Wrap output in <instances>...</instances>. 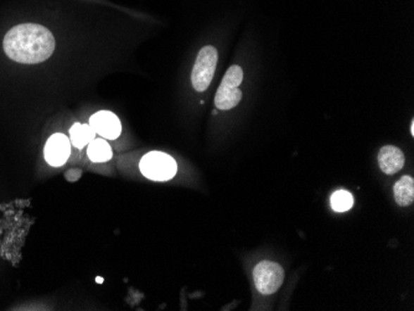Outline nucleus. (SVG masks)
<instances>
[{
    "label": "nucleus",
    "instance_id": "nucleus-1",
    "mask_svg": "<svg viewBox=\"0 0 414 311\" xmlns=\"http://www.w3.org/2000/svg\"><path fill=\"white\" fill-rule=\"evenodd\" d=\"M3 47L13 61L34 65L51 56L55 51V37L45 26L26 23L6 32Z\"/></svg>",
    "mask_w": 414,
    "mask_h": 311
},
{
    "label": "nucleus",
    "instance_id": "nucleus-2",
    "mask_svg": "<svg viewBox=\"0 0 414 311\" xmlns=\"http://www.w3.org/2000/svg\"><path fill=\"white\" fill-rule=\"evenodd\" d=\"M244 81V71L239 65L228 68L215 96V104L220 110H228L239 106L242 99L239 84Z\"/></svg>",
    "mask_w": 414,
    "mask_h": 311
},
{
    "label": "nucleus",
    "instance_id": "nucleus-3",
    "mask_svg": "<svg viewBox=\"0 0 414 311\" xmlns=\"http://www.w3.org/2000/svg\"><path fill=\"white\" fill-rule=\"evenodd\" d=\"M140 172L145 177L154 182H166L175 177L177 172L176 161L161 151H151L142 158Z\"/></svg>",
    "mask_w": 414,
    "mask_h": 311
},
{
    "label": "nucleus",
    "instance_id": "nucleus-4",
    "mask_svg": "<svg viewBox=\"0 0 414 311\" xmlns=\"http://www.w3.org/2000/svg\"><path fill=\"white\" fill-rule=\"evenodd\" d=\"M218 61V53L215 47L208 45L199 51L192 73V82L195 91L203 92L208 89L216 71Z\"/></svg>",
    "mask_w": 414,
    "mask_h": 311
},
{
    "label": "nucleus",
    "instance_id": "nucleus-5",
    "mask_svg": "<svg viewBox=\"0 0 414 311\" xmlns=\"http://www.w3.org/2000/svg\"><path fill=\"white\" fill-rule=\"evenodd\" d=\"M254 284L263 296H270L278 291L284 281V270L275 262L263 260L253 270Z\"/></svg>",
    "mask_w": 414,
    "mask_h": 311
},
{
    "label": "nucleus",
    "instance_id": "nucleus-6",
    "mask_svg": "<svg viewBox=\"0 0 414 311\" xmlns=\"http://www.w3.org/2000/svg\"><path fill=\"white\" fill-rule=\"evenodd\" d=\"M89 125L104 139H117L122 133V125L117 115L109 110H99L89 118Z\"/></svg>",
    "mask_w": 414,
    "mask_h": 311
},
{
    "label": "nucleus",
    "instance_id": "nucleus-7",
    "mask_svg": "<svg viewBox=\"0 0 414 311\" xmlns=\"http://www.w3.org/2000/svg\"><path fill=\"white\" fill-rule=\"evenodd\" d=\"M71 154V141L66 135L55 133L46 141L44 149L45 160L51 166H63Z\"/></svg>",
    "mask_w": 414,
    "mask_h": 311
},
{
    "label": "nucleus",
    "instance_id": "nucleus-8",
    "mask_svg": "<svg viewBox=\"0 0 414 311\" xmlns=\"http://www.w3.org/2000/svg\"><path fill=\"white\" fill-rule=\"evenodd\" d=\"M403 153L397 146H386L378 153V165L384 174L394 175L404 166Z\"/></svg>",
    "mask_w": 414,
    "mask_h": 311
},
{
    "label": "nucleus",
    "instance_id": "nucleus-9",
    "mask_svg": "<svg viewBox=\"0 0 414 311\" xmlns=\"http://www.w3.org/2000/svg\"><path fill=\"white\" fill-rule=\"evenodd\" d=\"M394 200L399 206L407 208L414 201V180L410 177L399 179L394 185Z\"/></svg>",
    "mask_w": 414,
    "mask_h": 311
},
{
    "label": "nucleus",
    "instance_id": "nucleus-10",
    "mask_svg": "<svg viewBox=\"0 0 414 311\" xmlns=\"http://www.w3.org/2000/svg\"><path fill=\"white\" fill-rule=\"evenodd\" d=\"M94 138H96V132L91 128L89 125L75 123L70 129V141L77 149H82L84 146H88Z\"/></svg>",
    "mask_w": 414,
    "mask_h": 311
},
{
    "label": "nucleus",
    "instance_id": "nucleus-11",
    "mask_svg": "<svg viewBox=\"0 0 414 311\" xmlns=\"http://www.w3.org/2000/svg\"><path fill=\"white\" fill-rule=\"evenodd\" d=\"M87 156L89 160L94 163H104V161L112 159V148L108 144L107 140L101 139V138H94L89 144H88Z\"/></svg>",
    "mask_w": 414,
    "mask_h": 311
},
{
    "label": "nucleus",
    "instance_id": "nucleus-12",
    "mask_svg": "<svg viewBox=\"0 0 414 311\" xmlns=\"http://www.w3.org/2000/svg\"><path fill=\"white\" fill-rule=\"evenodd\" d=\"M332 208L334 211L337 212H345L347 210H350L353 205V197L351 193L345 190H339V191L334 192L332 196Z\"/></svg>",
    "mask_w": 414,
    "mask_h": 311
},
{
    "label": "nucleus",
    "instance_id": "nucleus-13",
    "mask_svg": "<svg viewBox=\"0 0 414 311\" xmlns=\"http://www.w3.org/2000/svg\"><path fill=\"white\" fill-rule=\"evenodd\" d=\"M81 177V172H78V170H71L70 174H68V177L70 179L68 182H75V180H77L78 177Z\"/></svg>",
    "mask_w": 414,
    "mask_h": 311
},
{
    "label": "nucleus",
    "instance_id": "nucleus-14",
    "mask_svg": "<svg viewBox=\"0 0 414 311\" xmlns=\"http://www.w3.org/2000/svg\"><path fill=\"white\" fill-rule=\"evenodd\" d=\"M410 133L412 135L414 134V122H412V125H410Z\"/></svg>",
    "mask_w": 414,
    "mask_h": 311
},
{
    "label": "nucleus",
    "instance_id": "nucleus-15",
    "mask_svg": "<svg viewBox=\"0 0 414 311\" xmlns=\"http://www.w3.org/2000/svg\"><path fill=\"white\" fill-rule=\"evenodd\" d=\"M97 281H99V283H102V281H104V279H102V278H97Z\"/></svg>",
    "mask_w": 414,
    "mask_h": 311
}]
</instances>
